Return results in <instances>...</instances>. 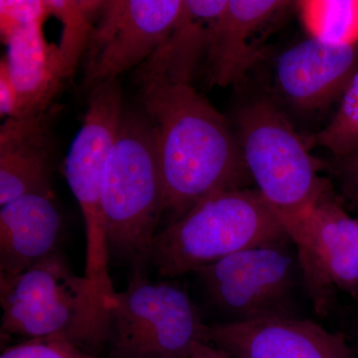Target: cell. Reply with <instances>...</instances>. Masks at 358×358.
Returning a JSON list of instances; mask_svg holds the SVG:
<instances>
[{
    "mask_svg": "<svg viewBox=\"0 0 358 358\" xmlns=\"http://www.w3.org/2000/svg\"><path fill=\"white\" fill-rule=\"evenodd\" d=\"M157 136L164 212L171 223L213 193L251 180L236 131L192 85L138 77ZM169 223V224H171Z\"/></svg>",
    "mask_w": 358,
    "mask_h": 358,
    "instance_id": "obj_1",
    "label": "cell"
},
{
    "mask_svg": "<svg viewBox=\"0 0 358 358\" xmlns=\"http://www.w3.org/2000/svg\"><path fill=\"white\" fill-rule=\"evenodd\" d=\"M0 303L2 336H61L106 357L109 299L88 278L74 274L60 251L14 277L0 278Z\"/></svg>",
    "mask_w": 358,
    "mask_h": 358,
    "instance_id": "obj_2",
    "label": "cell"
},
{
    "mask_svg": "<svg viewBox=\"0 0 358 358\" xmlns=\"http://www.w3.org/2000/svg\"><path fill=\"white\" fill-rule=\"evenodd\" d=\"M103 207L110 260L148 273L164 213L157 136L145 113L124 112L106 164Z\"/></svg>",
    "mask_w": 358,
    "mask_h": 358,
    "instance_id": "obj_3",
    "label": "cell"
},
{
    "mask_svg": "<svg viewBox=\"0 0 358 358\" xmlns=\"http://www.w3.org/2000/svg\"><path fill=\"white\" fill-rule=\"evenodd\" d=\"M288 239L281 220L258 189L222 190L157 232L150 266L159 277L171 280L242 250Z\"/></svg>",
    "mask_w": 358,
    "mask_h": 358,
    "instance_id": "obj_4",
    "label": "cell"
},
{
    "mask_svg": "<svg viewBox=\"0 0 358 358\" xmlns=\"http://www.w3.org/2000/svg\"><path fill=\"white\" fill-rule=\"evenodd\" d=\"M235 131L252 180L280 220L307 211L331 189L319 176V162L270 101L240 108Z\"/></svg>",
    "mask_w": 358,
    "mask_h": 358,
    "instance_id": "obj_5",
    "label": "cell"
},
{
    "mask_svg": "<svg viewBox=\"0 0 358 358\" xmlns=\"http://www.w3.org/2000/svg\"><path fill=\"white\" fill-rule=\"evenodd\" d=\"M105 358H189L204 343L203 324L189 294L169 280L131 273L124 291L109 300Z\"/></svg>",
    "mask_w": 358,
    "mask_h": 358,
    "instance_id": "obj_6",
    "label": "cell"
},
{
    "mask_svg": "<svg viewBox=\"0 0 358 358\" xmlns=\"http://www.w3.org/2000/svg\"><path fill=\"white\" fill-rule=\"evenodd\" d=\"M122 115V91L117 80L92 90L83 124L65 160L66 180L80 205L86 231L84 275L108 299L115 291L110 275L103 179Z\"/></svg>",
    "mask_w": 358,
    "mask_h": 358,
    "instance_id": "obj_7",
    "label": "cell"
},
{
    "mask_svg": "<svg viewBox=\"0 0 358 358\" xmlns=\"http://www.w3.org/2000/svg\"><path fill=\"white\" fill-rule=\"evenodd\" d=\"M289 244L291 239L242 250L194 273L225 322L298 317L294 294L303 275Z\"/></svg>",
    "mask_w": 358,
    "mask_h": 358,
    "instance_id": "obj_8",
    "label": "cell"
},
{
    "mask_svg": "<svg viewBox=\"0 0 358 358\" xmlns=\"http://www.w3.org/2000/svg\"><path fill=\"white\" fill-rule=\"evenodd\" d=\"M281 222L296 248L317 315L329 313L336 289L358 299V220L331 189L307 211Z\"/></svg>",
    "mask_w": 358,
    "mask_h": 358,
    "instance_id": "obj_9",
    "label": "cell"
},
{
    "mask_svg": "<svg viewBox=\"0 0 358 358\" xmlns=\"http://www.w3.org/2000/svg\"><path fill=\"white\" fill-rule=\"evenodd\" d=\"M183 0L103 1L85 51L84 86L93 90L141 66L182 13Z\"/></svg>",
    "mask_w": 358,
    "mask_h": 358,
    "instance_id": "obj_10",
    "label": "cell"
},
{
    "mask_svg": "<svg viewBox=\"0 0 358 358\" xmlns=\"http://www.w3.org/2000/svg\"><path fill=\"white\" fill-rule=\"evenodd\" d=\"M203 341L234 358H357L343 334L299 317L206 324Z\"/></svg>",
    "mask_w": 358,
    "mask_h": 358,
    "instance_id": "obj_11",
    "label": "cell"
},
{
    "mask_svg": "<svg viewBox=\"0 0 358 358\" xmlns=\"http://www.w3.org/2000/svg\"><path fill=\"white\" fill-rule=\"evenodd\" d=\"M288 1L228 0L212 29L206 62L208 79L218 87L241 83L262 59L268 35Z\"/></svg>",
    "mask_w": 358,
    "mask_h": 358,
    "instance_id": "obj_12",
    "label": "cell"
},
{
    "mask_svg": "<svg viewBox=\"0 0 358 358\" xmlns=\"http://www.w3.org/2000/svg\"><path fill=\"white\" fill-rule=\"evenodd\" d=\"M357 68L358 45L333 46L307 38L279 56L275 76L294 107L317 112L341 99Z\"/></svg>",
    "mask_w": 358,
    "mask_h": 358,
    "instance_id": "obj_13",
    "label": "cell"
},
{
    "mask_svg": "<svg viewBox=\"0 0 358 358\" xmlns=\"http://www.w3.org/2000/svg\"><path fill=\"white\" fill-rule=\"evenodd\" d=\"M63 221L53 196L27 194L0 209V278H11L56 252Z\"/></svg>",
    "mask_w": 358,
    "mask_h": 358,
    "instance_id": "obj_14",
    "label": "cell"
},
{
    "mask_svg": "<svg viewBox=\"0 0 358 358\" xmlns=\"http://www.w3.org/2000/svg\"><path fill=\"white\" fill-rule=\"evenodd\" d=\"M6 119L0 128V205L27 194L53 196L49 117Z\"/></svg>",
    "mask_w": 358,
    "mask_h": 358,
    "instance_id": "obj_15",
    "label": "cell"
},
{
    "mask_svg": "<svg viewBox=\"0 0 358 358\" xmlns=\"http://www.w3.org/2000/svg\"><path fill=\"white\" fill-rule=\"evenodd\" d=\"M43 23L22 28L6 41L8 50L3 59L17 95V109L13 117H34L49 112L63 81L57 47L45 40Z\"/></svg>",
    "mask_w": 358,
    "mask_h": 358,
    "instance_id": "obj_16",
    "label": "cell"
},
{
    "mask_svg": "<svg viewBox=\"0 0 358 358\" xmlns=\"http://www.w3.org/2000/svg\"><path fill=\"white\" fill-rule=\"evenodd\" d=\"M228 0H183L182 13L152 55L140 66L138 77H162L192 85L206 58L212 29Z\"/></svg>",
    "mask_w": 358,
    "mask_h": 358,
    "instance_id": "obj_17",
    "label": "cell"
},
{
    "mask_svg": "<svg viewBox=\"0 0 358 358\" xmlns=\"http://www.w3.org/2000/svg\"><path fill=\"white\" fill-rule=\"evenodd\" d=\"M296 3L308 38L333 46L358 45V0H301Z\"/></svg>",
    "mask_w": 358,
    "mask_h": 358,
    "instance_id": "obj_18",
    "label": "cell"
},
{
    "mask_svg": "<svg viewBox=\"0 0 358 358\" xmlns=\"http://www.w3.org/2000/svg\"><path fill=\"white\" fill-rule=\"evenodd\" d=\"M103 1L47 0L49 15L62 23L60 46L57 47L59 67L63 80L72 76L80 58L86 51L93 21L98 17Z\"/></svg>",
    "mask_w": 358,
    "mask_h": 358,
    "instance_id": "obj_19",
    "label": "cell"
},
{
    "mask_svg": "<svg viewBox=\"0 0 358 358\" xmlns=\"http://www.w3.org/2000/svg\"><path fill=\"white\" fill-rule=\"evenodd\" d=\"M336 157L358 150V68L350 80L336 114L329 124L312 138Z\"/></svg>",
    "mask_w": 358,
    "mask_h": 358,
    "instance_id": "obj_20",
    "label": "cell"
},
{
    "mask_svg": "<svg viewBox=\"0 0 358 358\" xmlns=\"http://www.w3.org/2000/svg\"><path fill=\"white\" fill-rule=\"evenodd\" d=\"M0 358H105L82 350L61 336L24 339L6 348Z\"/></svg>",
    "mask_w": 358,
    "mask_h": 358,
    "instance_id": "obj_21",
    "label": "cell"
},
{
    "mask_svg": "<svg viewBox=\"0 0 358 358\" xmlns=\"http://www.w3.org/2000/svg\"><path fill=\"white\" fill-rule=\"evenodd\" d=\"M49 16L46 1L39 0H1L0 1V22L1 36L6 41L14 32L42 22Z\"/></svg>",
    "mask_w": 358,
    "mask_h": 358,
    "instance_id": "obj_22",
    "label": "cell"
},
{
    "mask_svg": "<svg viewBox=\"0 0 358 358\" xmlns=\"http://www.w3.org/2000/svg\"><path fill=\"white\" fill-rule=\"evenodd\" d=\"M333 173L345 194L358 201V150L336 159Z\"/></svg>",
    "mask_w": 358,
    "mask_h": 358,
    "instance_id": "obj_23",
    "label": "cell"
},
{
    "mask_svg": "<svg viewBox=\"0 0 358 358\" xmlns=\"http://www.w3.org/2000/svg\"><path fill=\"white\" fill-rule=\"evenodd\" d=\"M17 95L14 89L4 59L0 62V115L6 119L15 117Z\"/></svg>",
    "mask_w": 358,
    "mask_h": 358,
    "instance_id": "obj_24",
    "label": "cell"
},
{
    "mask_svg": "<svg viewBox=\"0 0 358 358\" xmlns=\"http://www.w3.org/2000/svg\"><path fill=\"white\" fill-rule=\"evenodd\" d=\"M189 358H217L216 348L208 343H199L193 348Z\"/></svg>",
    "mask_w": 358,
    "mask_h": 358,
    "instance_id": "obj_25",
    "label": "cell"
},
{
    "mask_svg": "<svg viewBox=\"0 0 358 358\" xmlns=\"http://www.w3.org/2000/svg\"><path fill=\"white\" fill-rule=\"evenodd\" d=\"M216 357H217V358H234L230 357L227 353L222 352V350H218V348H216Z\"/></svg>",
    "mask_w": 358,
    "mask_h": 358,
    "instance_id": "obj_26",
    "label": "cell"
}]
</instances>
